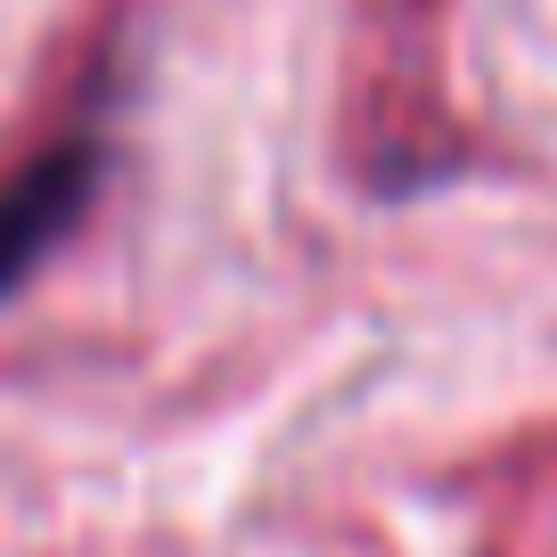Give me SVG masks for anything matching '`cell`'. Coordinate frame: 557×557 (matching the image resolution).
Segmentation results:
<instances>
[{"mask_svg": "<svg viewBox=\"0 0 557 557\" xmlns=\"http://www.w3.org/2000/svg\"><path fill=\"white\" fill-rule=\"evenodd\" d=\"M90 189H99V148L90 139H58L34 164L0 181V296H17L25 278L50 262V246L83 222Z\"/></svg>", "mask_w": 557, "mask_h": 557, "instance_id": "1", "label": "cell"}]
</instances>
